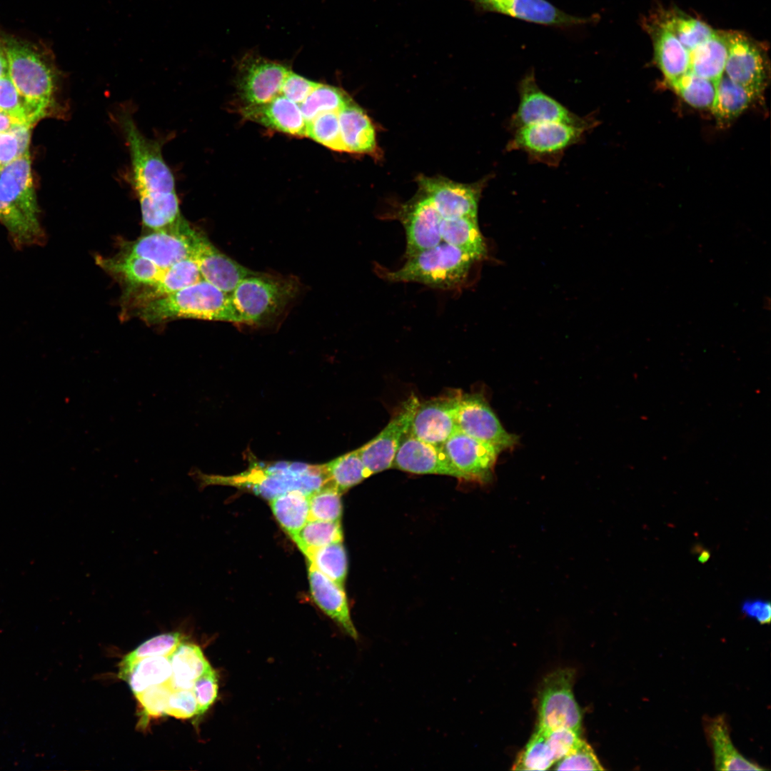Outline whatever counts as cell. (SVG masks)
Returning a JSON list of instances; mask_svg holds the SVG:
<instances>
[{"instance_id":"obj_18","label":"cell","mask_w":771,"mask_h":771,"mask_svg":"<svg viewBox=\"0 0 771 771\" xmlns=\"http://www.w3.org/2000/svg\"><path fill=\"white\" fill-rule=\"evenodd\" d=\"M462 391L452 390L419 403L408 433L420 440L442 446L457 429L456 416Z\"/></svg>"},{"instance_id":"obj_9","label":"cell","mask_w":771,"mask_h":771,"mask_svg":"<svg viewBox=\"0 0 771 771\" xmlns=\"http://www.w3.org/2000/svg\"><path fill=\"white\" fill-rule=\"evenodd\" d=\"M518 91L519 104L508 121V128L512 131L525 126L548 122L563 123L588 131L595 126L596 119L593 115L580 116L541 90L533 69L520 79Z\"/></svg>"},{"instance_id":"obj_1","label":"cell","mask_w":771,"mask_h":771,"mask_svg":"<svg viewBox=\"0 0 771 771\" xmlns=\"http://www.w3.org/2000/svg\"><path fill=\"white\" fill-rule=\"evenodd\" d=\"M117 120L129 151L128 183L137 196L143 226L152 231L176 226L184 218L175 176L162 153L165 139L146 136L127 111L119 113Z\"/></svg>"},{"instance_id":"obj_22","label":"cell","mask_w":771,"mask_h":771,"mask_svg":"<svg viewBox=\"0 0 771 771\" xmlns=\"http://www.w3.org/2000/svg\"><path fill=\"white\" fill-rule=\"evenodd\" d=\"M392 468L416 474L450 475L463 480L442 446L420 440L408 432L400 443Z\"/></svg>"},{"instance_id":"obj_23","label":"cell","mask_w":771,"mask_h":771,"mask_svg":"<svg viewBox=\"0 0 771 771\" xmlns=\"http://www.w3.org/2000/svg\"><path fill=\"white\" fill-rule=\"evenodd\" d=\"M245 119L278 131L297 136H306V121L299 105L282 94L258 106H243Z\"/></svg>"},{"instance_id":"obj_35","label":"cell","mask_w":771,"mask_h":771,"mask_svg":"<svg viewBox=\"0 0 771 771\" xmlns=\"http://www.w3.org/2000/svg\"><path fill=\"white\" fill-rule=\"evenodd\" d=\"M757 96L723 74L717 84L715 101L711 110L718 119L730 120L742 114Z\"/></svg>"},{"instance_id":"obj_38","label":"cell","mask_w":771,"mask_h":771,"mask_svg":"<svg viewBox=\"0 0 771 771\" xmlns=\"http://www.w3.org/2000/svg\"><path fill=\"white\" fill-rule=\"evenodd\" d=\"M352 101L341 89L318 84L299 106L307 124L322 113L339 112Z\"/></svg>"},{"instance_id":"obj_8","label":"cell","mask_w":771,"mask_h":771,"mask_svg":"<svg viewBox=\"0 0 771 771\" xmlns=\"http://www.w3.org/2000/svg\"><path fill=\"white\" fill-rule=\"evenodd\" d=\"M588 131L584 128L558 122L528 125L513 131L506 150L521 151L531 161L557 166L565 151L582 142Z\"/></svg>"},{"instance_id":"obj_26","label":"cell","mask_w":771,"mask_h":771,"mask_svg":"<svg viewBox=\"0 0 771 771\" xmlns=\"http://www.w3.org/2000/svg\"><path fill=\"white\" fill-rule=\"evenodd\" d=\"M703 728L712 751L716 770H764L758 764L745 757L733 745L724 715L703 719Z\"/></svg>"},{"instance_id":"obj_49","label":"cell","mask_w":771,"mask_h":771,"mask_svg":"<svg viewBox=\"0 0 771 771\" xmlns=\"http://www.w3.org/2000/svg\"><path fill=\"white\" fill-rule=\"evenodd\" d=\"M0 111L31 126L22 99L9 73L0 76Z\"/></svg>"},{"instance_id":"obj_7","label":"cell","mask_w":771,"mask_h":771,"mask_svg":"<svg viewBox=\"0 0 771 771\" xmlns=\"http://www.w3.org/2000/svg\"><path fill=\"white\" fill-rule=\"evenodd\" d=\"M403 266L385 273L393 282H414L438 289H453L466 280L475 260L459 248L441 241L406 258Z\"/></svg>"},{"instance_id":"obj_45","label":"cell","mask_w":771,"mask_h":771,"mask_svg":"<svg viewBox=\"0 0 771 771\" xmlns=\"http://www.w3.org/2000/svg\"><path fill=\"white\" fill-rule=\"evenodd\" d=\"M341 493L332 485L324 486L308 494L309 520L340 521L342 515Z\"/></svg>"},{"instance_id":"obj_5","label":"cell","mask_w":771,"mask_h":771,"mask_svg":"<svg viewBox=\"0 0 771 771\" xmlns=\"http://www.w3.org/2000/svg\"><path fill=\"white\" fill-rule=\"evenodd\" d=\"M133 311V314L150 326L177 318L238 323L230 294L203 279Z\"/></svg>"},{"instance_id":"obj_54","label":"cell","mask_w":771,"mask_h":771,"mask_svg":"<svg viewBox=\"0 0 771 771\" xmlns=\"http://www.w3.org/2000/svg\"><path fill=\"white\" fill-rule=\"evenodd\" d=\"M742 612L760 624L770 622L771 608L769 602L759 599L746 600L742 603Z\"/></svg>"},{"instance_id":"obj_43","label":"cell","mask_w":771,"mask_h":771,"mask_svg":"<svg viewBox=\"0 0 771 771\" xmlns=\"http://www.w3.org/2000/svg\"><path fill=\"white\" fill-rule=\"evenodd\" d=\"M182 635L171 632L154 636L143 642L133 651L128 653L119 664V671L126 670L135 661L149 657H168L181 642Z\"/></svg>"},{"instance_id":"obj_20","label":"cell","mask_w":771,"mask_h":771,"mask_svg":"<svg viewBox=\"0 0 771 771\" xmlns=\"http://www.w3.org/2000/svg\"><path fill=\"white\" fill-rule=\"evenodd\" d=\"M398 217L405 232L406 258L442 241L440 231L442 218L432 201L420 191L401 206Z\"/></svg>"},{"instance_id":"obj_4","label":"cell","mask_w":771,"mask_h":771,"mask_svg":"<svg viewBox=\"0 0 771 771\" xmlns=\"http://www.w3.org/2000/svg\"><path fill=\"white\" fill-rule=\"evenodd\" d=\"M0 222L16 246L39 245L45 240L29 151L0 166Z\"/></svg>"},{"instance_id":"obj_37","label":"cell","mask_w":771,"mask_h":771,"mask_svg":"<svg viewBox=\"0 0 771 771\" xmlns=\"http://www.w3.org/2000/svg\"><path fill=\"white\" fill-rule=\"evenodd\" d=\"M330 483L341 494L370 476L358 448L326 463Z\"/></svg>"},{"instance_id":"obj_56","label":"cell","mask_w":771,"mask_h":771,"mask_svg":"<svg viewBox=\"0 0 771 771\" xmlns=\"http://www.w3.org/2000/svg\"><path fill=\"white\" fill-rule=\"evenodd\" d=\"M9 73V64L3 38L0 35V76Z\"/></svg>"},{"instance_id":"obj_41","label":"cell","mask_w":771,"mask_h":771,"mask_svg":"<svg viewBox=\"0 0 771 771\" xmlns=\"http://www.w3.org/2000/svg\"><path fill=\"white\" fill-rule=\"evenodd\" d=\"M671 86L692 106L702 109L712 108L717 94L715 82L689 71Z\"/></svg>"},{"instance_id":"obj_39","label":"cell","mask_w":771,"mask_h":771,"mask_svg":"<svg viewBox=\"0 0 771 771\" xmlns=\"http://www.w3.org/2000/svg\"><path fill=\"white\" fill-rule=\"evenodd\" d=\"M291 538L305 554L311 550L341 542V522L309 520Z\"/></svg>"},{"instance_id":"obj_28","label":"cell","mask_w":771,"mask_h":771,"mask_svg":"<svg viewBox=\"0 0 771 771\" xmlns=\"http://www.w3.org/2000/svg\"><path fill=\"white\" fill-rule=\"evenodd\" d=\"M338 119L345 151L378 156L375 128L362 108L353 101L338 112Z\"/></svg>"},{"instance_id":"obj_15","label":"cell","mask_w":771,"mask_h":771,"mask_svg":"<svg viewBox=\"0 0 771 771\" xmlns=\"http://www.w3.org/2000/svg\"><path fill=\"white\" fill-rule=\"evenodd\" d=\"M727 46L724 74L759 95L767 76L764 47L738 31H723Z\"/></svg>"},{"instance_id":"obj_36","label":"cell","mask_w":771,"mask_h":771,"mask_svg":"<svg viewBox=\"0 0 771 771\" xmlns=\"http://www.w3.org/2000/svg\"><path fill=\"white\" fill-rule=\"evenodd\" d=\"M658 21L674 34L690 53L715 31L706 23L676 11L662 12Z\"/></svg>"},{"instance_id":"obj_42","label":"cell","mask_w":771,"mask_h":771,"mask_svg":"<svg viewBox=\"0 0 771 771\" xmlns=\"http://www.w3.org/2000/svg\"><path fill=\"white\" fill-rule=\"evenodd\" d=\"M555 764L544 730L536 727L513 763L515 770H546Z\"/></svg>"},{"instance_id":"obj_13","label":"cell","mask_w":771,"mask_h":771,"mask_svg":"<svg viewBox=\"0 0 771 771\" xmlns=\"http://www.w3.org/2000/svg\"><path fill=\"white\" fill-rule=\"evenodd\" d=\"M189 223L183 219L176 226L142 236L125 243L121 254L141 257L168 268L192 257Z\"/></svg>"},{"instance_id":"obj_40","label":"cell","mask_w":771,"mask_h":771,"mask_svg":"<svg viewBox=\"0 0 771 771\" xmlns=\"http://www.w3.org/2000/svg\"><path fill=\"white\" fill-rule=\"evenodd\" d=\"M304 555L308 559L309 563L338 585L343 587L348 563L346 550L341 542L311 550Z\"/></svg>"},{"instance_id":"obj_50","label":"cell","mask_w":771,"mask_h":771,"mask_svg":"<svg viewBox=\"0 0 771 771\" xmlns=\"http://www.w3.org/2000/svg\"><path fill=\"white\" fill-rule=\"evenodd\" d=\"M545 732L555 763L570 752L582 740L580 731L569 727H558Z\"/></svg>"},{"instance_id":"obj_19","label":"cell","mask_w":771,"mask_h":771,"mask_svg":"<svg viewBox=\"0 0 771 771\" xmlns=\"http://www.w3.org/2000/svg\"><path fill=\"white\" fill-rule=\"evenodd\" d=\"M484 11L494 12L526 22L570 28L594 23L598 16L569 14L547 0H469Z\"/></svg>"},{"instance_id":"obj_34","label":"cell","mask_w":771,"mask_h":771,"mask_svg":"<svg viewBox=\"0 0 771 771\" xmlns=\"http://www.w3.org/2000/svg\"><path fill=\"white\" fill-rule=\"evenodd\" d=\"M271 510L283 530L291 537L308 520V494L294 490L269 500Z\"/></svg>"},{"instance_id":"obj_31","label":"cell","mask_w":771,"mask_h":771,"mask_svg":"<svg viewBox=\"0 0 771 771\" xmlns=\"http://www.w3.org/2000/svg\"><path fill=\"white\" fill-rule=\"evenodd\" d=\"M442 241L471 256L475 261L486 254V244L481 234L478 217L442 218L440 225Z\"/></svg>"},{"instance_id":"obj_12","label":"cell","mask_w":771,"mask_h":771,"mask_svg":"<svg viewBox=\"0 0 771 771\" xmlns=\"http://www.w3.org/2000/svg\"><path fill=\"white\" fill-rule=\"evenodd\" d=\"M285 65L257 54H246L237 69V89L244 106L266 104L278 94L288 74Z\"/></svg>"},{"instance_id":"obj_52","label":"cell","mask_w":771,"mask_h":771,"mask_svg":"<svg viewBox=\"0 0 771 771\" xmlns=\"http://www.w3.org/2000/svg\"><path fill=\"white\" fill-rule=\"evenodd\" d=\"M197 702L192 689H174L169 695L166 715L178 719L197 715Z\"/></svg>"},{"instance_id":"obj_3","label":"cell","mask_w":771,"mask_h":771,"mask_svg":"<svg viewBox=\"0 0 771 771\" xmlns=\"http://www.w3.org/2000/svg\"><path fill=\"white\" fill-rule=\"evenodd\" d=\"M189 475L200 488L211 485H232L271 500L298 490L307 494L331 485L326 465L299 462L253 463L244 472L231 476L208 475L192 469Z\"/></svg>"},{"instance_id":"obj_33","label":"cell","mask_w":771,"mask_h":771,"mask_svg":"<svg viewBox=\"0 0 771 771\" xmlns=\"http://www.w3.org/2000/svg\"><path fill=\"white\" fill-rule=\"evenodd\" d=\"M135 695L148 687L166 683L171 677V663L167 656H155L138 660L126 670L119 672Z\"/></svg>"},{"instance_id":"obj_29","label":"cell","mask_w":771,"mask_h":771,"mask_svg":"<svg viewBox=\"0 0 771 771\" xmlns=\"http://www.w3.org/2000/svg\"><path fill=\"white\" fill-rule=\"evenodd\" d=\"M647 28L653 42L656 63L671 85L689 71L690 52L658 20Z\"/></svg>"},{"instance_id":"obj_14","label":"cell","mask_w":771,"mask_h":771,"mask_svg":"<svg viewBox=\"0 0 771 771\" xmlns=\"http://www.w3.org/2000/svg\"><path fill=\"white\" fill-rule=\"evenodd\" d=\"M457 429L495 447L500 453L513 448L518 438L508 433L480 393L462 392L456 416Z\"/></svg>"},{"instance_id":"obj_32","label":"cell","mask_w":771,"mask_h":771,"mask_svg":"<svg viewBox=\"0 0 771 771\" xmlns=\"http://www.w3.org/2000/svg\"><path fill=\"white\" fill-rule=\"evenodd\" d=\"M690 71L716 84L724 74L727 46L723 31H715L711 37L690 53Z\"/></svg>"},{"instance_id":"obj_44","label":"cell","mask_w":771,"mask_h":771,"mask_svg":"<svg viewBox=\"0 0 771 771\" xmlns=\"http://www.w3.org/2000/svg\"><path fill=\"white\" fill-rule=\"evenodd\" d=\"M306 136L337 151H345L341 141L338 112L322 113L306 124Z\"/></svg>"},{"instance_id":"obj_30","label":"cell","mask_w":771,"mask_h":771,"mask_svg":"<svg viewBox=\"0 0 771 771\" xmlns=\"http://www.w3.org/2000/svg\"><path fill=\"white\" fill-rule=\"evenodd\" d=\"M168 659L174 689H192L195 681L212 667L200 647L190 642H181Z\"/></svg>"},{"instance_id":"obj_46","label":"cell","mask_w":771,"mask_h":771,"mask_svg":"<svg viewBox=\"0 0 771 771\" xmlns=\"http://www.w3.org/2000/svg\"><path fill=\"white\" fill-rule=\"evenodd\" d=\"M173 690L170 681L153 685L135 695L141 708V724L146 725L148 719L166 715L170 694Z\"/></svg>"},{"instance_id":"obj_17","label":"cell","mask_w":771,"mask_h":771,"mask_svg":"<svg viewBox=\"0 0 771 771\" xmlns=\"http://www.w3.org/2000/svg\"><path fill=\"white\" fill-rule=\"evenodd\" d=\"M442 448L463 480L480 484L492 481L500 453L495 447L456 429Z\"/></svg>"},{"instance_id":"obj_24","label":"cell","mask_w":771,"mask_h":771,"mask_svg":"<svg viewBox=\"0 0 771 771\" xmlns=\"http://www.w3.org/2000/svg\"><path fill=\"white\" fill-rule=\"evenodd\" d=\"M308 578L312 597L317 605L351 638H358L351 620L343 587L338 585L309 563Z\"/></svg>"},{"instance_id":"obj_21","label":"cell","mask_w":771,"mask_h":771,"mask_svg":"<svg viewBox=\"0 0 771 771\" xmlns=\"http://www.w3.org/2000/svg\"><path fill=\"white\" fill-rule=\"evenodd\" d=\"M192 258L202 279L231 293L237 284L254 271L219 251L206 236L192 226L190 229Z\"/></svg>"},{"instance_id":"obj_27","label":"cell","mask_w":771,"mask_h":771,"mask_svg":"<svg viewBox=\"0 0 771 771\" xmlns=\"http://www.w3.org/2000/svg\"><path fill=\"white\" fill-rule=\"evenodd\" d=\"M202 279L198 266L192 258L185 259L168 268L156 283L124 293L125 305L135 309L149 301L160 298L190 286Z\"/></svg>"},{"instance_id":"obj_10","label":"cell","mask_w":771,"mask_h":771,"mask_svg":"<svg viewBox=\"0 0 771 771\" xmlns=\"http://www.w3.org/2000/svg\"><path fill=\"white\" fill-rule=\"evenodd\" d=\"M574 673L558 669L543 680L538 693V725L544 731L569 727L581 732L582 713L573 692Z\"/></svg>"},{"instance_id":"obj_16","label":"cell","mask_w":771,"mask_h":771,"mask_svg":"<svg viewBox=\"0 0 771 771\" xmlns=\"http://www.w3.org/2000/svg\"><path fill=\"white\" fill-rule=\"evenodd\" d=\"M420 401L413 394L404 400L387 425L373 439L358 448L370 475L392 468L403 438L409 431Z\"/></svg>"},{"instance_id":"obj_55","label":"cell","mask_w":771,"mask_h":771,"mask_svg":"<svg viewBox=\"0 0 771 771\" xmlns=\"http://www.w3.org/2000/svg\"><path fill=\"white\" fill-rule=\"evenodd\" d=\"M19 124H25L21 123L18 119L6 113L0 111V133L7 131Z\"/></svg>"},{"instance_id":"obj_53","label":"cell","mask_w":771,"mask_h":771,"mask_svg":"<svg viewBox=\"0 0 771 771\" xmlns=\"http://www.w3.org/2000/svg\"><path fill=\"white\" fill-rule=\"evenodd\" d=\"M318 84L290 70L283 83L281 94L300 106Z\"/></svg>"},{"instance_id":"obj_6","label":"cell","mask_w":771,"mask_h":771,"mask_svg":"<svg viewBox=\"0 0 771 771\" xmlns=\"http://www.w3.org/2000/svg\"><path fill=\"white\" fill-rule=\"evenodd\" d=\"M299 286L291 277L253 272L230 293L238 323L263 325L276 320L296 298Z\"/></svg>"},{"instance_id":"obj_2","label":"cell","mask_w":771,"mask_h":771,"mask_svg":"<svg viewBox=\"0 0 771 771\" xmlns=\"http://www.w3.org/2000/svg\"><path fill=\"white\" fill-rule=\"evenodd\" d=\"M9 75L24 104L33 127L47 116L64 110L56 100L61 74L52 52L44 46L10 35H1Z\"/></svg>"},{"instance_id":"obj_48","label":"cell","mask_w":771,"mask_h":771,"mask_svg":"<svg viewBox=\"0 0 771 771\" xmlns=\"http://www.w3.org/2000/svg\"><path fill=\"white\" fill-rule=\"evenodd\" d=\"M554 765L556 770H604L593 747L583 738L570 752Z\"/></svg>"},{"instance_id":"obj_25","label":"cell","mask_w":771,"mask_h":771,"mask_svg":"<svg viewBox=\"0 0 771 771\" xmlns=\"http://www.w3.org/2000/svg\"><path fill=\"white\" fill-rule=\"evenodd\" d=\"M96 262L124 286V293L156 283L168 268H161L143 258L120 253L114 257L98 256Z\"/></svg>"},{"instance_id":"obj_47","label":"cell","mask_w":771,"mask_h":771,"mask_svg":"<svg viewBox=\"0 0 771 771\" xmlns=\"http://www.w3.org/2000/svg\"><path fill=\"white\" fill-rule=\"evenodd\" d=\"M31 128L26 124H19L7 131L0 133V166L29 151Z\"/></svg>"},{"instance_id":"obj_51","label":"cell","mask_w":771,"mask_h":771,"mask_svg":"<svg viewBox=\"0 0 771 771\" xmlns=\"http://www.w3.org/2000/svg\"><path fill=\"white\" fill-rule=\"evenodd\" d=\"M192 690L197 702V716L199 717L208 710L217 698L218 678L216 671L211 667L198 677Z\"/></svg>"},{"instance_id":"obj_11","label":"cell","mask_w":771,"mask_h":771,"mask_svg":"<svg viewBox=\"0 0 771 771\" xmlns=\"http://www.w3.org/2000/svg\"><path fill=\"white\" fill-rule=\"evenodd\" d=\"M489 178L463 183L441 176L421 174L417 177V183L418 191L432 201L441 218L453 219L478 217L480 196Z\"/></svg>"}]
</instances>
